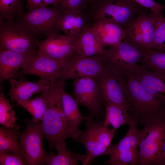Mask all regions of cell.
Masks as SVG:
<instances>
[{"mask_svg": "<svg viewBox=\"0 0 165 165\" xmlns=\"http://www.w3.org/2000/svg\"><path fill=\"white\" fill-rule=\"evenodd\" d=\"M64 84V82L59 79L50 82L48 89L45 92L47 104L41 123L50 150L70 138L61 100Z\"/></svg>", "mask_w": 165, "mask_h": 165, "instance_id": "obj_1", "label": "cell"}, {"mask_svg": "<svg viewBox=\"0 0 165 165\" xmlns=\"http://www.w3.org/2000/svg\"><path fill=\"white\" fill-rule=\"evenodd\" d=\"M121 75L126 86L129 112L138 123L144 124L165 112V102L152 95L134 74L127 72Z\"/></svg>", "mask_w": 165, "mask_h": 165, "instance_id": "obj_2", "label": "cell"}, {"mask_svg": "<svg viewBox=\"0 0 165 165\" xmlns=\"http://www.w3.org/2000/svg\"><path fill=\"white\" fill-rule=\"evenodd\" d=\"M144 124L138 146L140 165H160L165 138V112Z\"/></svg>", "mask_w": 165, "mask_h": 165, "instance_id": "obj_3", "label": "cell"}, {"mask_svg": "<svg viewBox=\"0 0 165 165\" xmlns=\"http://www.w3.org/2000/svg\"><path fill=\"white\" fill-rule=\"evenodd\" d=\"M147 49L123 41L106 50L104 59L106 67L118 73L134 74L140 68L138 63L145 56Z\"/></svg>", "mask_w": 165, "mask_h": 165, "instance_id": "obj_4", "label": "cell"}, {"mask_svg": "<svg viewBox=\"0 0 165 165\" xmlns=\"http://www.w3.org/2000/svg\"><path fill=\"white\" fill-rule=\"evenodd\" d=\"M37 39L20 22H0V50L36 54Z\"/></svg>", "mask_w": 165, "mask_h": 165, "instance_id": "obj_5", "label": "cell"}, {"mask_svg": "<svg viewBox=\"0 0 165 165\" xmlns=\"http://www.w3.org/2000/svg\"><path fill=\"white\" fill-rule=\"evenodd\" d=\"M62 11L60 6L35 8L17 15V21L35 36L43 35L47 36L57 33V24Z\"/></svg>", "mask_w": 165, "mask_h": 165, "instance_id": "obj_6", "label": "cell"}, {"mask_svg": "<svg viewBox=\"0 0 165 165\" xmlns=\"http://www.w3.org/2000/svg\"><path fill=\"white\" fill-rule=\"evenodd\" d=\"M103 55L85 57L74 53L66 60L58 79L65 81L81 77L97 78L106 68Z\"/></svg>", "mask_w": 165, "mask_h": 165, "instance_id": "obj_7", "label": "cell"}, {"mask_svg": "<svg viewBox=\"0 0 165 165\" xmlns=\"http://www.w3.org/2000/svg\"><path fill=\"white\" fill-rule=\"evenodd\" d=\"M141 6L133 0H101L94 11L96 21L116 23L124 28L141 12Z\"/></svg>", "mask_w": 165, "mask_h": 165, "instance_id": "obj_8", "label": "cell"}, {"mask_svg": "<svg viewBox=\"0 0 165 165\" xmlns=\"http://www.w3.org/2000/svg\"><path fill=\"white\" fill-rule=\"evenodd\" d=\"M138 124L129 125L125 135L116 145H111L108 153L109 160L105 164L140 165L138 150L140 130L138 129Z\"/></svg>", "mask_w": 165, "mask_h": 165, "instance_id": "obj_9", "label": "cell"}, {"mask_svg": "<svg viewBox=\"0 0 165 165\" xmlns=\"http://www.w3.org/2000/svg\"><path fill=\"white\" fill-rule=\"evenodd\" d=\"M44 134L41 123L28 121L20 136V145L27 165L45 164L47 154L43 146Z\"/></svg>", "mask_w": 165, "mask_h": 165, "instance_id": "obj_10", "label": "cell"}, {"mask_svg": "<svg viewBox=\"0 0 165 165\" xmlns=\"http://www.w3.org/2000/svg\"><path fill=\"white\" fill-rule=\"evenodd\" d=\"M75 98L79 105L88 110L89 115L98 119L102 118V99L99 83L96 78L81 77L73 80Z\"/></svg>", "mask_w": 165, "mask_h": 165, "instance_id": "obj_11", "label": "cell"}, {"mask_svg": "<svg viewBox=\"0 0 165 165\" xmlns=\"http://www.w3.org/2000/svg\"><path fill=\"white\" fill-rule=\"evenodd\" d=\"M97 80L102 99L105 105L110 102L126 109L129 112L126 100V88L122 75L106 67Z\"/></svg>", "mask_w": 165, "mask_h": 165, "instance_id": "obj_12", "label": "cell"}, {"mask_svg": "<svg viewBox=\"0 0 165 165\" xmlns=\"http://www.w3.org/2000/svg\"><path fill=\"white\" fill-rule=\"evenodd\" d=\"M155 27V22L152 18L139 13L125 28L123 41L145 49H152Z\"/></svg>", "mask_w": 165, "mask_h": 165, "instance_id": "obj_13", "label": "cell"}, {"mask_svg": "<svg viewBox=\"0 0 165 165\" xmlns=\"http://www.w3.org/2000/svg\"><path fill=\"white\" fill-rule=\"evenodd\" d=\"M66 60L57 61L37 53L22 66L21 70L14 79L29 74L39 76L50 82L55 81L58 79Z\"/></svg>", "mask_w": 165, "mask_h": 165, "instance_id": "obj_14", "label": "cell"}, {"mask_svg": "<svg viewBox=\"0 0 165 165\" xmlns=\"http://www.w3.org/2000/svg\"><path fill=\"white\" fill-rule=\"evenodd\" d=\"M75 41L67 35L53 33L41 42L37 39L38 53L55 60L64 61L74 53Z\"/></svg>", "mask_w": 165, "mask_h": 165, "instance_id": "obj_15", "label": "cell"}, {"mask_svg": "<svg viewBox=\"0 0 165 165\" xmlns=\"http://www.w3.org/2000/svg\"><path fill=\"white\" fill-rule=\"evenodd\" d=\"M11 86L8 93L11 100L17 101L29 99L35 94H41L48 89L50 82L40 78L37 82H32L25 79L23 75L18 79H9Z\"/></svg>", "mask_w": 165, "mask_h": 165, "instance_id": "obj_16", "label": "cell"}, {"mask_svg": "<svg viewBox=\"0 0 165 165\" xmlns=\"http://www.w3.org/2000/svg\"><path fill=\"white\" fill-rule=\"evenodd\" d=\"M91 28L99 42L105 48L122 42L125 36L124 29L114 22L105 20L96 21Z\"/></svg>", "mask_w": 165, "mask_h": 165, "instance_id": "obj_17", "label": "cell"}, {"mask_svg": "<svg viewBox=\"0 0 165 165\" xmlns=\"http://www.w3.org/2000/svg\"><path fill=\"white\" fill-rule=\"evenodd\" d=\"M61 100L68 122L70 138L76 141L82 132L79 129V127L82 123L85 117L81 112L79 104L75 97L66 92L64 88L62 90Z\"/></svg>", "mask_w": 165, "mask_h": 165, "instance_id": "obj_18", "label": "cell"}, {"mask_svg": "<svg viewBox=\"0 0 165 165\" xmlns=\"http://www.w3.org/2000/svg\"><path fill=\"white\" fill-rule=\"evenodd\" d=\"M36 54L0 50V84L6 79L14 78L22 66Z\"/></svg>", "mask_w": 165, "mask_h": 165, "instance_id": "obj_19", "label": "cell"}, {"mask_svg": "<svg viewBox=\"0 0 165 165\" xmlns=\"http://www.w3.org/2000/svg\"><path fill=\"white\" fill-rule=\"evenodd\" d=\"M87 19L82 11H63L57 24L58 30L63 31L75 39L85 28L89 26Z\"/></svg>", "mask_w": 165, "mask_h": 165, "instance_id": "obj_20", "label": "cell"}, {"mask_svg": "<svg viewBox=\"0 0 165 165\" xmlns=\"http://www.w3.org/2000/svg\"><path fill=\"white\" fill-rule=\"evenodd\" d=\"M74 47L75 53L85 57L103 55L106 51L89 26L77 36L75 39Z\"/></svg>", "mask_w": 165, "mask_h": 165, "instance_id": "obj_21", "label": "cell"}, {"mask_svg": "<svg viewBox=\"0 0 165 165\" xmlns=\"http://www.w3.org/2000/svg\"><path fill=\"white\" fill-rule=\"evenodd\" d=\"M134 74L143 87L152 95L165 102V74L145 69L141 66Z\"/></svg>", "mask_w": 165, "mask_h": 165, "instance_id": "obj_22", "label": "cell"}, {"mask_svg": "<svg viewBox=\"0 0 165 165\" xmlns=\"http://www.w3.org/2000/svg\"><path fill=\"white\" fill-rule=\"evenodd\" d=\"M135 118L126 109L110 102L105 103V119L103 125L108 127L111 125L117 130L122 126L138 123Z\"/></svg>", "mask_w": 165, "mask_h": 165, "instance_id": "obj_23", "label": "cell"}, {"mask_svg": "<svg viewBox=\"0 0 165 165\" xmlns=\"http://www.w3.org/2000/svg\"><path fill=\"white\" fill-rule=\"evenodd\" d=\"M57 153L53 151L47 154L45 164L48 165H77L79 162L83 163L86 158V154L81 155L68 149L64 141L55 146Z\"/></svg>", "mask_w": 165, "mask_h": 165, "instance_id": "obj_24", "label": "cell"}, {"mask_svg": "<svg viewBox=\"0 0 165 165\" xmlns=\"http://www.w3.org/2000/svg\"><path fill=\"white\" fill-rule=\"evenodd\" d=\"M94 118L89 115L84 117L85 129L76 141L84 145L86 151V158L83 163L89 158L93 150L101 128L103 124L104 121H94Z\"/></svg>", "mask_w": 165, "mask_h": 165, "instance_id": "obj_25", "label": "cell"}, {"mask_svg": "<svg viewBox=\"0 0 165 165\" xmlns=\"http://www.w3.org/2000/svg\"><path fill=\"white\" fill-rule=\"evenodd\" d=\"M20 127L13 128L0 127V152H10L23 156L18 139L20 135Z\"/></svg>", "mask_w": 165, "mask_h": 165, "instance_id": "obj_26", "label": "cell"}, {"mask_svg": "<svg viewBox=\"0 0 165 165\" xmlns=\"http://www.w3.org/2000/svg\"><path fill=\"white\" fill-rule=\"evenodd\" d=\"M116 130L104 126L101 128L95 147L89 158L82 165H90L97 157L108 155L111 142Z\"/></svg>", "mask_w": 165, "mask_h": 165, "instance_id": "obj_27", "label": "cell"}, {"mask_svg": "<svg viewBox=\"0 0 165 165\" xmlns=\"http://www.w3.org/2000/svg\"><path fill=\"white\" fill-rule=\"evenodd\" d=\"M31 115V120L35 122L42 120L46 111L47 99L45 92L33 99L20 101L16 102Z\"/></svg>", "mask_w": 165, "mask_h": 165, "instance_id": "obj_28", "label": "cell"}, {"mask_svg": "<svg viewBox=\"0 0 165 165\" xmlns=\"http://www.w3.org/2000/svg\"><path fill=\"white\" fill-rule=\"evenodd\" d=\"M140 63L145 69L158 72L165 74V52L147 49L146 53Z\"/></svg>", "mask_w": 165, "mask_h": 165, "instance_id": "obj_29", "label": "cell"}, {"mask_svg": "<svg viewBox=\"0 0 165 165\" xmlns=\"http://www.w3.org/2000/svg\"><path fill=\"white\" fill-rule=\"evenodd\" d=\"M149 16L155 21L156 27L152 49L165 51V18L162 11L151 10Z\"/></svg>", "mask_w": 165, "mask_h": 165, "instance_id": "obj_30", "label": "cell"}, {"mask_svg": "<svg viewBox=\"0 0 165 165\" xmlns=\"http://www.w3.org/2000/svg\"><path fill=\"white\" fill-rule=\"evenodd\" d=\"M15 112L2 92L0 93V123L6 128H13L16 124L17 120Z\"/></svg>", "mask_w": 165, "mask_h": 165, "instance_id": "obj_31", "label": "cell"}, {"mask_svg": "<svg viewBox=\"0 0 165 165\" xmlns=\"http://www.w3.org/2000/svg\"><path fill=\"white\" fill-rule=\"evenodd\" d=\"M24 13L20 0H0V22L13 20Z\"/></svg>", "mask_w": 165, "mask_h": 165, "instance_id": "obj_32", "label": "cell"}, {"mask_svg": "<svg viewBox=\"0 0 165 165\" xmlns=\"http://www.w3.org/2000/svg\"><path fill=\"white\" fill-rule=\"evenodd\" d=\"M0 165H27L24 156L20 155L0 152Z\"/></svg>", "mask_w": 165, "mask_h": 165, "instance_id": "obj_33", "label": "cell"}, {"mask_svg": "<svg viewBox=\"0 0 165 165\" xmlns=\"http://www.w3.org/2000/svg\"><path fill=\"white\" fill-rule=\"evenodd\" d=\"M60 6L63 11L84 9L86 5L84 0H61Z\"/></svg>", "mask_w": 165, "mask_h": 165, "instance_id": "obj_34", "label": "cell"}, {"mask_svg": "<svg viewBox=\"0 0 165 165\" xmlns=\"http://www.w3.org/2000/svg\"><path fill=\"white\" fill-rule=\"evenodd\" d=\"M141 6L155 11H162L165 6L159 4L152 0H133Z\"/></svg>", "mask_w": 165, "mask_h": 165, "instance_id": "obj_35", "label": "cell"}, {"mask_svg": "<svg viewBox=\"0 0 165 165\" xmlns=\"http://www.w3.org/2000/svg\"><path fill=\"white\" fill-rule=\"evenodd\" d=\"M44 6L43 0H27L26 8L29 9Z\"/></svg>", "mask_w": 165, "mask_h": 165, "instance_id": "obj_36", "label": "cell"}, {"mask_svg": "<svg viewBox=\"0 0 165 165\" xmlns=\"http://www.w3.org/2000/svg\"><path fill=\"white\" fill-rule=\"evenodd\" d=\"M43 2L45 6L52 5L53 6L56 7L60 6L61 0H43Z\"/></svg>", "mask_w": 165, "mask_h": 165, "instance_id": "obj_37", "label": "cell"}, {"mask_svg": "<svg viewBox=\"0 0 165 165\" xmlns=\"http://www.w3.org/2000/svg\"><path fill=\"white\" fill-rule=\"evenodd\" d=\"M160 165H165V138L162 147Z\"/></svg>", "mask_w": 165, "mask_h": 165, "instance_id": "obj_38", "label": "cell"}]
</instances>
